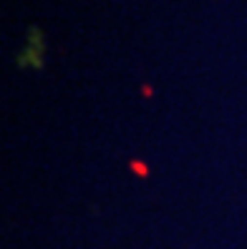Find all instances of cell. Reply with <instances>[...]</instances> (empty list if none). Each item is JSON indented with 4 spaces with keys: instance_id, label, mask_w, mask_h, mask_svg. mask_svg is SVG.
<instances>
[{
    "instance_id": "1",
    "label": "cell",
    "mask_w": 247,
    "mask_h": 249,
    "mask_svg": "<svg viewBox=\"0 0 247 249\" xmlns=\"http://www.w3.org/2000/svg\"><path fill=\"white\" fill-rule=\"evenodd\" d=\"M43 53H46V46H43V40H40V33L33 31L28 33V40H25V46L18 55V63L23 68H40L43 66Z\"/></svg>"
}]
</instances>
